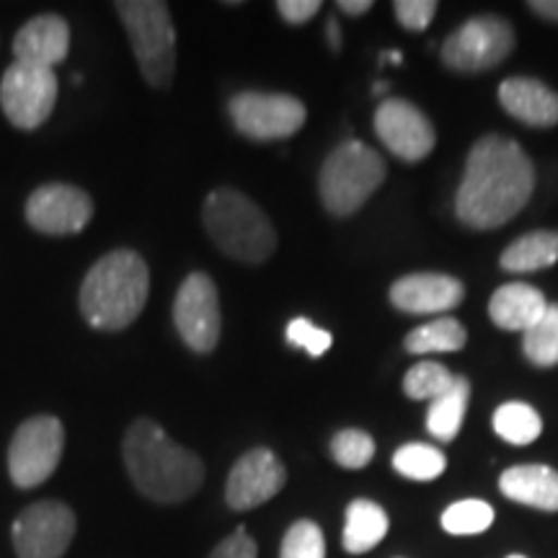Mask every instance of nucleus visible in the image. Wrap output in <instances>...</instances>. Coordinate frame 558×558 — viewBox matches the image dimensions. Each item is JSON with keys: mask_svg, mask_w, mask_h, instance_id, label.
I'll list each match as a JSON object with an SVG mask.
<instances>
[{"mask_svg": "<svg viewBox=\"0 0 558 558\" xmlns=\"http://www.w3.org/2000/svg\"><path fill=\"white\" fill-rule=\"evenodd\" d=\"M533 190L535 169L522 145L501 135H486L473 145L465 160L456 213L469 228H501L518 218Z\"/></svg>", "mask_w": 558, "mask_h": 558, "instance_id": "1", "label": "nucleus"}, {"mask_svg": "<svg viewBox=\"0 0 558 558\" xmlns=\"http://www.w3.org/2000/svg\"><path fill=\"white\" fill-rule=\"evenodd\" d=\"M124 465L143 497L158 505H179L199 492L205 465L192 450L166 435L150 418L132 422L122 442Z\"/></svg>", "mask_w": 558, "mask_h": 558, "instance_id": "2", "label": "nucleus"}, {"mask_svg": "<svg viewBox=\"0 0 558 558\" xmlns=\"http://www.w3.org/2000/svg\"><path fill=\"white\" fill-rule=\"evenodd\" d=\"M148 290L150 271L143 256L128 248L111 251L83 279L81 313L94 329H128L148 303Z\"/></svg>", "mask_w": 558, "mask_h": 558, "instance_id": "3", "label": "nucleus"}, {"mask_svg": "<svg viewBox=\"0 0 558 558\" xmlns=\"http://www.w3.org/2000/svg\"><path fill=\"white\" fill-rule=\"evenodd\" d=\"M202 220L222 254L235 262L262 264L277 248V230L264 209L239 190H215L205 199Z\"/></svg>", "mask_w": 558, "mask_h": 558, "instance_id": "4", "label": "nucleus"}, {"mask_svg": "<svg viewBox=\"0 0 558 558\" xmlns=\"http://www.w3.org/2000/svg\"><path fill=\"white\" fill-rule=\"evenodd\" d=\"M143 78L153 88H169L177 73V29L169 5L160 0H122L114 3Z\"/></svg>", "mask_w": 558, "mask_h": 558, "instance_id": "5", "label": "nucleus"}, {"mask_svg": "<svg viewBox=\"0 0 558 558\" xmlns=\"http://www.w3.org/2000/svg\"><path fill=\"white\" fill-rule=\"evenodd\" d=\"M386 181V160L360 140L341 143L320 169V202L337 218L354 215Z\"/></svg>", "mask_w": 558, "mask_h": 558, "instance_id": "6", "label": "nucleus"}, {"mask_svg": "<svg viewBox=\"0 0 558 558\" xmlns=\"http://www.w3.org/2000/svg\"><path fill=\"white\" fill-rule=\"evenodd\" d=\"M65 429L54 416H32L16 429L9 448V473L19 488L45 484L60 465Z\"/></svg>", "mask_w": 558, "mask_h": 558, "instance_id": "7", "label": "nucleus"}, {"mask_svg": "<svg viewBox=\"0 0 558 558\" xmlns=\"http://www.w3.org/2000/svg\"><path fill=\"white\" fill-rule=\"evenodd\" d=\"M58 104V75L54 70L13 62L0 83V107L13 128L37 130L50 120Z\"/></svg>", "mask_w": 558, "mask_h": 558, "instance_id": "8", "label": "nucleus"}, {"mask_svg": "<svg viewBox=\"0 0 558 558\" xmlns=\"http://www.w3.org/2000/svg\"><path fill=\"white\" fill-rule=\"evenodd\" d=\"M230 120L243 137L259 140H284L305 124V104L288 94H262L246 90L230 99Z\"/></svg>", "mask_w": 558, "mask_h": 558, "instance_id": "9", "label": "nucleus"}, {"mask_svg": "<svg viewBox=\"0 0 558 558\" xmlns=\"http://www.w3.org/2000/svg\"><path fill=\"white\" fill-rule=\"evenodd\" d=\"M514 47V32L505 19L478 16L465 21L445 39L442 62L460 73H481L499 65Z\"/></svg>", "mask_w": 558, "mask_h": 558, "instance_id": "10", "label": "nucleus"}, {"mask_svg": "<svg viewBox=\"0 0 558 558\" xmlns=\"http://www.w3.org/2000/svg\"><path fill=\"white\" fill-rule=\"evenodd\" d=\"M173 324H177L179 337L194 352L207 354L218 347L222 316L218 288L207 275L194 271L181 282L173 300Z\"/></svg>", "mask_w": 558, "mask_h": 558, "instance_id": "11", "label": "nucleus"}, {"mask_svg": "<svg viewBox=\"0 0 558 558\" xmlns=\"http://www.w3.org/2000/svg\"><path fill=\"white\" fill-rule=\"evenodd\" d=\"M13 548L19 558H62L75 535V514L62 501H37L13 522Z\"/></svg>", "mask_w": 558, "mask_h": 558, "instance_id": "12", "label": "nucleus"}, {"mask_svg": "<svg viewBox=\"0 0 558 558\" xmlns=\"http://www.w3.org/2000/svg\"><path fill=\"white\" fill-rule=\"evenodd\" d=\"M375 132L396 158L416 163L435 150L437 135L422 109L403 99H386L375 111Z\"/></svg>", "mask_w": 558, "mask_h": 558, "instance_id": "13", "label": "nucleus"}, {"mask_svg": "<svg viewBox=\"0 0 558 558\" xmlns=\"http://www.w3.org/2000/svg\"><path fill=\"white\" fill-rule=\"evenodd\" d=\"M288 484V471H284L282 460L267 448L248 450L246 456L235 460L233 471H230L226 484L228 507L235 512H246L256 509L275 499Z\"/></svg>", "mask_w": 558, "mask_h": 558, "instance_id": "14", "label": "nucleus"}, {"mask_svg": "<svg viewBox=\"0 0 558 558\" xmlns=\"http://www.w3.org/2000/svg\"><path fill=\"white\" fill-rule=\"evenodd\" d=\"M94 202L78 186L45 184L26 202V220L45 235H75L90 222Z\"/></svg>", "mask_w": 558, "mask_h": 558, "instance_id": "15", "label": "nucleus"}, {"mask_svg": "<svg viewBox=\"0 0 558 558\" xmlns=\"http://www.w3.org/2000/svg\"><path fill=\"white\" fill-rule=\"evenodd\" d=\"M465 288L463 282L450 275H435V271H422V275H407L390 288V303L403 313L414 316H435L458 308L463 303Z\"/></svg>", "mask_w": 558, "mask_h": 558, "instance_id": "16", "label": "nucleus"}, {"mask_svg": "<svg viewBox=\"0 0 558 558\" xmlns=\"http://www.w3.org/2000/svg\"><path fill=\"white\" fill-rule=\"evenodd\" d=\"M70 50V26L62 16L45 13L26 21L16 37H13V52L16 62L32 68L54 70L60 62H65Z\"/></svg>", "mask_w": 558, "mask_h": 558, "instance_id": "17", "label": "nucleus"}, {"mask_svg": "<svg viewBox=\"0 0 558 558\" xmlns=\"http://www.w3.org/2000/svg\"><path fill=\"white\" fill-rule=\"evenodd\" d=\"M499 101L514 120L527 128H554L558 124V94L535 78H509L501 83Z\"/></svg>", "mask_w": 558, "mask_h": 558, "instance_id": "18", "label": "nucleus"}, {"mask_svg": "<svg viewBox=\"0 0 558 558\" xmlns=\"http://www.w3.org/2000/svg\"><path fill=\"white\" fill-rule=\"evenodd\" d=\"M499 488L507 499L518 505L558 512V471L550 465H512L501 473Z\"/></svg>", "mask_w": 558, "mask_h": 558, "instance_id": "19", "label": "nucleus"}, {"mask_svg": "<svg viewBox=\"0 0 558 558\" xmlns=\"http://www.w3.org/2000/svg\"><path fill=\"white\" fill-rule=\"evenodd\" d=\"M548 303L543 292L533 284L512 282L494 292L488 300V316L494 324L505 331H522L525 333L535 320H541L546 313Z\"/></svg>", "mask_w": 558, "mask_h": 558, "instance_id": "20", "label": "nucleus"}, {"mask_svg": "<svg viewBox=\"0 0 558 558\" xmlns=\"http://www.w3.org/2000/svg\"><path fill=\"white\" fill-rule=\"evenodd\" d=\"M388 514L386 509L369 499H354L347 507V525H344V550L347 554H367L388 535Z\"/></svg>", "mask_w": 558, "mask_h": 558, "instance_id": "21", "label": "nucleus"}, {"mask_svg": "<svg viewBox=\"0 0 558 558\" xmlns=\"http://www.w3.org/2000/svg\"><path fill=\"white\" fill-rule=\"evenodd\" d=\"M469 401H471L469 378H456V383H452L442 396H437V399L429 403V411H427L429 435L439 439V442H452V439L460 435V427H463Z\"/></svg>", "mask_w": 558, "mask_h": 558, "instance_id": "22", "label": "nucleus"}, {"mask_svg": "<svg viewBox=\"0 0 558 558\" xmlns=\"http://www.w3.org/2000/svg\"><path fill=\"white\" fill-rule=\"evenodd\" d=\"M558 262V233L556 230H538L509 243L501 254V269L525 275V271L548 269Z\"/></svg>", "mask_w": 558, "mask_h": 558, "instance_id": "23", "label": "nucleus"}, {"mask_svg": "<svg viewBox=\"0 0 558 558\" xmlns=\"http://www.w3.org/2000/svg\"><path fill=\"white\" fill-rule=\"evenodd\" d=\"M469 341V333H465L463 324L456 318H437L429 320V324L416 326L414 331L409 333L407 349L411 354H442V352H460Z\"/></svg>", "mask_w": 558, "mask_h": 558, "instance_id": "24", "label": "nucleus"}, {"mask_svg": "<svg viewBox=\"0 0 558 558\" xmlns=\"http://www.w3.org/2000/svg\"><path fill=\"white\" fill-rule=\"evenodd\" d=\"M492 427L509 445H530L543 435V418L530 403L507 401L494 411Z\"/></svg>", "mask_w": 558, "mask_h": 558, "instance_id": "25", "label": "nucleus"}, {"mask_svg": "<svg viewBox=\"0 0 558 558\" xmlns=\"http://www.w3.org/2000/svg\"><path fill=\"white\" fill-rule=\"evenodd\" d=\"M393 469L411 481H435L448 469V458L435 445L409 442L393 452Z\"/></svg>", "mask_w": 558, "mask_h": 558, "instance_id": "26", "label": "nucleus"}, {"mask_svg": "<svg viewBox=\"0 0 558 558\" xmlns=\"http://www.w3.org/2000/svg\"><path fill=\"white\" fill-rule=\"evenodd\" d=\"M527 360L538 367H554L558 365V305H548L541 320L525 331V341H522Z\"/></svg>", "mask_w": 558, "mask_h": 558, "instance_id": "27", "label": "nucleus"}, {"mask_svg": "<svg viewBox=\"0 0 558 558\" xmlns=\"http://www.w3.org/2000/svg\"><path fill=\"white\" fill-rule=\"evenodd\" d=\"M494 522L492 505L481 499H463L442 512V527L450 535H478L486 533Z\"/></svg>", "mask_w": 558, "mask_h": 558, "instance_id": "28", "label": "nucleus"}, {"mask_svg": "<svg viewBox=\"0 0 558 558\" xmlns=\"http://www.w3.org/2000/svg\"><path fill=\"white\" fill-rule=\"evenodd\" d=\"M452 383H456V375L445 365H439V362H418L403 378V390L414 401H435Z\"/></svg>", "mask_w": 558, "mask_h": 558, "instance_id": "29", "label": "nucleus"}, {"mask_svg": "<svg viewBox=\"0 0 558 558\" xmlns=\"http://www.w3.org/2000/svg\"><path fill=\"white\" fill-rule=\"evenodd\" d=\"M331 458L347 471L365 469L375 458V439L362 429H341L331 439Z\"/></svg>", "mask_w": 558, "mask_h": 558, "instance_id": "30", "label": "nucleus"}, {"mask_svg": "<svg viewBox=\"0 0 558 558\" xmlns=\"http://www.w3.org/2000/svg\"><path fill=\"white\" fill-rule=\"evenodd\" d=\"M279 558H326L324 530L311 520H298L284 533Z\"/></svg>", "mask_w": 558, "mask_h": 558, "instance_id": "31", "label": "nucleus"}, {"mask_svg": "<svg viewBox=\"0 0 558 558\" xmlns=\"http://www.w3.org/2000/svg\"><path fill=\"white\" fill-rule=\"evenodd\" d=\"M284 337H288V341L292 347H300L305 349V352L311 354V357H320V354H326L333 344L331 333L318 329L316 324H311L308 318H295L290 320L288 331H284Z\"/></svg>", "mask_w": 558, "mask_h": 558, "instance_id": "32", "label": "nucleus"}, {"mask_svg": "<svg viewBox=\"0 0 558 558\" xmlns=\"http://www.w3.org/2000/svg\"><path fill=\"white\" fill-rule=\"evenodd\" d=\"M393 11L403 29L424 32L437 16V3L435 0H396Z\"/></svg>", "mask_w": 558, "mask_h": 558, "instance_id": "33", "label": "nucleus"}, {"mask_svg": "<svg viewBox=\"0 0 558 558\" xmlns=\"http://www.w3.org/2000/svg\"><path fill=\"white\" fill-rule=\"evenodd\" d=\"M259 556V546L256 541L246 533V527H239L233 535H228L226 541H220L215 546L209 558H256Z\"/></svg>", "mask_w": 558, "mask_h": 558, "instance_id": "34", "label": "nucleus"}, {"mask_svg": "<svg viewBox=\"0 0 558 558\" xmlns=\"http://www.w3.org/2000/svg\"><path fill=\"white\" fill-rule=\"evenodd\" d=\"M320 9H324L320 0H279L277 3L279 16L288 21V24H295V26L311 21Z\"/></svg>", "mask_w": 558, "mask_h": 558, "instance_id": "35", "label": "nucleus"}, {"mask_svg": "<svg viewBox=\"0 0 558 558\" xmlns=\"http://www.w3.org/2000/svg\"><path fill=\"white\" fill-rule=\"evenodd\" d=\"M527 9L541 19L558 21V0H533V3H527Z\"/></svg>", "mask_w": 558, "mask_h": 558, "instance_id": "36", "label": "nucleus"}, {"mask_svg": "<svg viewBox=\"0 0 558 558\" xmlns=\"http://www.w3.org/2000/svg\"><path fill=\"white\" fill-rule=\"evenodd\" d=\"M337 9L344 11L347 16H362V13L373 9V0H339Z\"/></svg>", "mask_w": 558, "mask_h": 558, "instance_id": "37", "label": "nucleus"}, {"mask_svg": "<svg viewBox=\"0 0 558 558\" xmlns=\"http://www.w3.org/2000/svg\"><path fill=\"white\" fill-rule=\"evenodd\" d=\"M326 39H329L333 52L341 50V26L337 19H329V24H326Z\"/></svg>", "mask_w": 558, "mask_h": 558, "instance_id": "38", "label": "nucleus"}, {"mask_svg": "<svg viewBox=\"0 0 558 558\" xmlns=\"http://www.w3.org/2000/svg\"><path fill=\"white\" fill-rule=\"evenodd\" d=\"M401 52L399 50H388L386 54H380V62H396V65H401Z\"/></svg>", "mask_w": 558, "mask_h": 558, "instance_id": "39", "label": "nucleus"}, {"mask_svg": "<svg viewBox=\"0 0 558 558\" xmlns=\"http://www.w3.org/2000/svg\"><path fill=\"white\" fill-rule=\"evenodd\" d=\"M388 86H386V83H375V90H378V94H383V90H386Z\"/></svg>", "mask_w": 558, "mask_h": 558, "instance_id": "40", "label": "nucleus"}, {"mask_svg": "<svg viewBox=\"0 0 558 558\" xmlns=\"http://www.w3.org/2000/svg\"><path fill=\"white\" fill-rule=\"evenodd\" d=\"M507 558H525V556H518V554H514V556H507Z\"/></svg>", "mask_w": 558, "mask_h": 558, "instance_id": "41", "label": "nucleus"}]
</instances>
